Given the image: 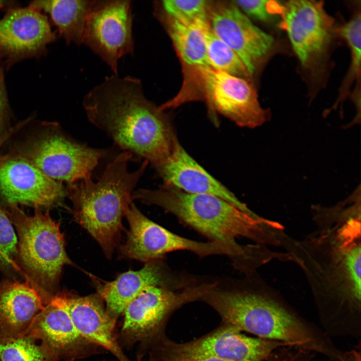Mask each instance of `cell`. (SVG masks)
<instances>
[{
  "instance_id": "6da1fadb",
  "label": "cell",
  "mask_w": 361,
  "mask_h": 361,
  "mask_svg": "<svg viewBox=\"0 0 361 361\" xmlns=\"http://www.w3.org/2000/svg\"><path fill=\"white\" fill-rule=\"evenodd\" d=\"M140 79L106 77L84 96L89 121L131 154L152 166L165 159L178 141L169 118L144 96Z\"/></svg>"
},
{
  "instance_id": "7a4b0ae2",
  "label": "cell",
  "mask_w": 361,
  "mask_h": 361,
  "mask_svg": "<svg viewBox=\"0 0 361 361\" xmlns=\"http://www.w3.org/2000/svg\"><path fill=\"white\" fill-rule=\"evenodd\" d=\"M200 301L213 308L222 323L259 338L319 353L336 360L340 354L325 335L277 301L249 289L242 281L222 279Z\"/></svg>"
},
{
  "instance_id": "3957f363",
  "label": "cell",
  "mask_w": 361,
  "mask_h": 361,
  "mask_svg": "<svg viewBox=\"0 0 361 361\" xmlns=\"http://www.w3.org/2000/svg\"><path fill=\"white\" fill-rule=\"evenodd\" d=\"M132 154H119L95 183L88 176L68 184L66 195L73 206L75 221L98 242L107 258L119 243L122 218L132 203V195L148 161L137 170L127 168Z\"/></svg>"
},
{
  "instance_id": "277c9868",
  "label": "cell",
  "mask_w": 361,
  "mask_h": 361,
  "mask_svg": "<svg viewBox=\"0 0 361 361\" xmlns=\"http://www.w3.org/2000/svg\"><path fill=\"white\" fill-rule=\"evenodd\" d=\"M133 200L159 206L211 241L236 245L243 237L259 240L263 221L224 199L211 195L190 194L172 187L134 191Z\"/></svg>"
},
{
  "instance_id": "5b68a950",
  "label": "cell",
  "mask_w": 361,
  "mask_h": 361,
  "mask_svg": "<svg viewBox=\"0 0 361 361\" xmlns=\"http://www.w3.org/2000/svg\"><path fill=\"white\" fill-rule=\"evenodd\" d=\"M9 215L19 237L18 253L31 277L44 288L50 300L65 265L73 263L65 250L60 224L49 212L36 208L33 216L26 215L16 205H9Z\"/></svg>"
},
{
  "instance_id": "8992f818",
  "label": "cell",
  "mask_w": 361,
  "mask_h": 361,
  "mask_svg": "<svg viewBox=\"0 0 361 361\" xmlns=\"http://www.w3.org/2000/svg\"><path fill=\"white\" fill-rule=\"evenodd\" d=\"M285 343L247 336L236 328L221 323L216 329L198 338L184 343L166 335L144 350L147 361H187L207 357L229 361H264Z\"/></svg>"
},
{
  "instance_id": "52a82bcc",
  "label": "cell",
  "mask_w": 361,
  "mask_h": 361,
  "mask_svg": "<svg viewBox=\"0 0 361 361\" xmlns=\"http://www.w3.org/2000/svg\"><path fill=\"white\" fill-rule=\"evenodd\" d=\"M201 282L179 290L150 286L131 301L125 308L117 339L123 349L138 343L141 349L166 335V324L173 312L183 305L196 301L212 286Z\"/></svg>"
},
{
  "instance_id": "ba28073f",
  "label": "cell",
  "mask_w": 361,
  "mask_h": 361,
  "mask_svg": "<svg viewBox=\"0 0 361 361\" xmlns=\"http://www.w3.org/2000/svg\"><path fill=\"white\" fill-rule=\"evenodd\" d=\"M14 153L49 177L70 184L90 176L108 151L79 142L53 124L21 144Z\"/></svg>"
},
{
  "instance_id": "9c48e42d",
  "label": "cell",
  "mask_w": 361,
  "mask_h": 361,
  "mask_svg": "<svg viewBox=\"0 0 361 361\" xmlns=\"http://www.w3.org/2000/svg\"><path fill=\"white\" fill-rule=\"evenodd\" d=\"M183 89L201 91L209 108L237 125L254 128L269 119L268 110L260 105L255 88L247 80L212 68H188Z\"/></svg>"
},
{
  "instance_id": "30bf717a",
  "label": "cell",
  "mask_w": 361,
  "mask_h": 361,
  "mask_svg": "<svg viewBox=\"0 0 361 361\" xmlns=\"http://www.w3.org/2000/svg\"><path fill=\"white\" fill-rule=\"evenodd\" d=\"M129 230L124 243L128 258L144 263L162 259L171 252L186 250L203 258L212 255H225L232 262L243 253L240 245L223 242H206L192 240L175 234L137 213L129 219Z\"/></svg>"
},
{
  "instance_id": "8fae6325",
  "label": "cell",
  "mask_w": 361,
  "mask_h": 361,
  "mask_svg": "<svg viewBox=\"0 0 361 361\" xmlns=\"http://www.w3.org/2000/svg\"><path fill=\"white\" fill-rule=\"evenodd\" d=\"M133 15L129 0H93L82 44L118 74V61L134 53Z\"/></svg>"
},
{
  "instance_id": "7c38bea8",
  "label": "cell",
  "mask_w": 361,
  "mask_h": 361,
  "mask_svg": "<svg viewBox=\"0 0 361 361\" xmlns=\"http://www.w3.org/2000/svg\"><path fill=\"white\" fill-rule=\"evenodd\" d=\"M281 19L280 27L301 65L307 67L317 62L326 50L334 23L323 2L289 1L283 5Z\"/></svg>"
},
{
  "instance_id": "4fadbf2b",
  "label": "cell",
  "mask_w": 361,
  "mask_h": 361,
  "mask_svg": "<svg viewBox=\"0 0 361 361\" xmlns=\"http://www.w3.org/2000/svg\"><path fill=\"white\" fill-rule=\"evenodd\" d=\"M0 195L9 205L35 208L60 205L66 196L61 182L15 153L0 157Z\"/></svg>"
},
{
  "instance_id": "5bb4252c",
  "label": "cell",
  "mask_w": 361,
  "mask_h": 361,
  "mask_svg": "<svg viewBox=\"0 0 361 361\" xmlns=\"http://www.w3.org/2000/svg\"><path fill=\"white\" fill-rule=\"evenodd\" d=\"M197 283L192 276L172 271L162 259L145 263L139 270L124 272L112 281H95L97 293L102 298L107 312L117 321L128 304L150 286L176 291Z\"/></svg>"
},
{
  "instance_id": "9a60e30c",
  "label": "cell",
  "mask_w": 361,
  "mask_h": 361,
  "mask_svg": "<svg viewBox=\"0 0 361 361\" xmlns=\"http://www.w3.org/2000/svg\"><path fill=\"white\" fill-rule=\"evenodd\" d=\"M55 40L47 18L30 6L10 9L0 19V59L8 67L41 56Z\"/></svg>"
},
{
  "instance_id": "2e32d148",
  "label": "cell",
  "mask_w": 361,
  "mask_h": 361,
  "mask_svg": "<svg viewBox=\"0 0 361 361\" xmlns=\"http://www.w3.org/2000/svg\"><path fill=\"white\" fill-rule=\"evenodd\" d=\"M210 20L215 34L236 53L252 75L272 51L274 38L254 25L234 4L214 9Z\"/></svg>"
},
{
  "instance_id": "e0dca14e",
  "label": "cell",
  "mask_w": 361,
  "mask_h": 361,
  "mask_svg": "<svg viewBox=\"0 0 361 361\" xmlns=\"http://www.w3.org/2000/svg\"><path fill=\"white\" fill-rule=\"evenodd\" d=\"M27 333L41 339L59 361H76L106 351L83 336L67 310L51 301L45 305Z\"/></svg>"
},
{
  "instance_id": "ac0fdd59",
  "label": "cell",
  "mask_w": 361,
  "mask_h": 361,
  "mask_svg": "<svg viewBox=\"0 0 361 361\" xmlns=\"http://www.w3.org/2000/svg\"><path fill=\"white\" fill-rule=\"evenodd\" d=\"M53 300L67 310L79 331L87 339L109 351L119 361H131L118 341L117 320L108 314L98 293L80 296L64 292L57 293Z\"/></svg>"
},
{
  "instance_id": "d6986e66",
  "label": "cell",
  "mask_w": 361,
  "mask_h": 361,
  "mask_svg": "<svg viewBox=\"0 0 361 361\" xmlns=\"http://www.w3.org/2000/svg\"><path fill=\"white\" fill-rule=\"evenodd\" d=\"M153 167L164 185L190 194L217 196L244 212L253 213L232 192L192 158L179 141L168 156Z\"/></svg>"
},
{
  "instance_id": "ffe728a7",
  "label": "cell",
  "mask_w": 361,
  "mask_h": 361,
  "mask_svg": "<svg viewBox=\"0 0 361 361\" xmlns=\"http://www.w3.org/2000/svg\"><path fill=\"white\" fill-rule=\"evenodd\" d=\"M46 304L39 291L27 283H0V338L26 334Z\"/></svg>"
},
{
  "instance_id": "44dd1931",
  "label": "cell",
  "mask_w": 361,
  "mask_h": 361,
  "mask_svg": "<svg viewBox=\"0 0 361 361\" xmlns=\"http://www.w3.org/2000/svg\"><path fill=\"white\" fill-rule=\"evenodd\" d=\"M93 0L35 1L31 7L50 16L67 44H82L87 20Z\"/></svg>"
},
{
  "instance_id": "7402d4cb",
  "label": "cell",
  "mask_w": 361,
  "mask_h": 361,
  "mask_svg": "<svg viewBox=\"0 0 361 361\" xmlns=\"http://www.w3.org/2000/svg\"><path fill=\"white\" fill-rule=\"evenodd\" d=\"M208 21L193 22L169 18L168 31L181 60L189 68L210 67L205 29Z\"/></svg>"
},
{
  "instance_id": "603a6c76",
  "label": "cell",
  "mask_w": 361,
  "mask_h": 361,
  "mask_svg": "<svg viewBox=\"0 0 361 361\" xmlns=\"http://www.w3.org/2000/svg\"><path fill=\"white\" fill-rule=\"evenodd\" d=\"M1 361H59L41 339L31 334L0 338Z\"/></svg>"
},
{
  "instance_id": "cb8c5ba5",
  "label": "cell",
  "mask_w": 361,
  "mask_h": 361,
  "mask_svg": "<svg viewBox=\"0 0 361 361\" xmlns=\"http://www.w3.org/2000/svg\"><path fill=\"white\" fill-rule=\"evenodd\" d=\"M205 33L211 68L246 79L251 76L236 53L215 34L209 23L205 27Z\"/></svg>"
},
{
  "instance_id": "d4e9b609",
  "label": "cell",
  "mask_w": 361,
  "mask_h": 361,
  "mask_svg": "<svg viewBox=\"0 0 361 361\" xmlns=\"http://www.w3.org/2000/svg\"><path fill=\"white\" fill-rule=\"evenodd\" d=\"M335 32L337 33L347 43L350 51L351 61L333 108L337 107L345 99L353 82L355 80L359 81L361 61L360 11L356 12L348 22L337 28Z\"/></svg>"
},
{
  "instance_id": "484cf974",
  "label": "cell",
  "mask_w": 361,
  "mask_h": 361,
  "mask_svg": "<svg viewBox=\"0 0 361 361\" xmlns=\"http://www.w3.org/2000/svg\"><path fill=\"white\" fill-rule=\"evenodd\" d=\"M161 6L170 18L188 22L208 21V1L205 0H164Z\"/></svg>"
},
{
  "instance_id": "4316f807",
  "label": "cell",
  "mask_w": 361,
  "mask_h": 361,
  "mask_svg": "<svg viewBox=\"0 0 361 361\" xmlns=\"http://www.w3.org/2000/svg\"><path fill=\"white\" fill-rule=\"evenodd\" d=\"M234 3L248 16L264 22H271L281 17L283 10V4L276 1L239 0Z\"/></svg>"
},
{
  "instance_id": "83f0119b",
  "label": "cell",
  "mask_w": 361,
  "mask_h": 361,
  "mask_svg": "<svg viewBox=\"0 0 361 361\" xmlns=\"http://www.w3.org/2000/svg\"><path fill=\"white\" fill-rule=\"evenodd\" d=\"M11 220L0 208V265H11L18 254V241Z\"/></svg>"
},
{
  "instance_id": "f1b7e54d",
  "label": "cell",
  "mask_w": 361,
  "mask_h": 361,
  "mask_svg": "<svg viewBox=\"0 0 361 361\" xmlns=\"http://www.w3.org/2000/svg\"><path fill=\"white\" fill-rule=\"evenodd\" d=\"M10 108L6 90L4 68L0 63V135L6 131L9 119Z\"/></svg>"
},
{
  "instance_id": "f546056e",
  "label": "cell",
  "mask_w": 361,
  "mask_h": 361,
  "mask_svg": "<svg viewBox=\"0 0 361 361\" xmlns=\"http://www.w3.org/2000/svg\"><path fill=\"white\" fill-rule=\"evenodd\" d=\"M30 121V119L28 118L24 121L19 122L14 127L9 128L6 131L0 135V148L3 144L9 139L11 136L19 130L21 128L24 126L27 123Z\"/></svg>"
},
{
  "instance_id": "4dcf8cb0",
  "label": "cell",
  "mask_w": 361,
  "mask_h": 361,
  "mask_svg": "<svg viewBox=\"0 0 361 361\" xmlns=\"http://www.w3.org/2000/svg\"><path fill=\"white\" fill-rule=\"evenodd\" d=\"M341 361H361L360 353L356 350H352L343 353Z\"/></svg>"
},
{
  "instance_id": "1f68e13d",
  "label": "cell",
  "mask_w": 361,
  "mask_h": 361,
  "mask_svg": "<svg viewBox=\"0 0 361 361\" xmlns=\"http://www.w3.org/2000/svg\"><path fill=\"white\" fill-rule=\"evenodd\" d=\"M187 361H229V360L220 359V358H217L207 357V358H200V359H194V360H187Z\"/></svg>"
},
{
  "instance_id": "d6a6232c",
  "label": "cell",
  "mask_w": 361,
  "mask_h": 361,
  "mask_svg": "<svg viewBox=\"0 0 361 361\" xmlns=\"http://www.w3.org/2000/svg\"><path fill=\"white\" fill-rule=\"evenodd\" d=\"M13 2L8 1H1L0 0V8H3L6 6H11Z\"/></svg>"
}]
</instances>
